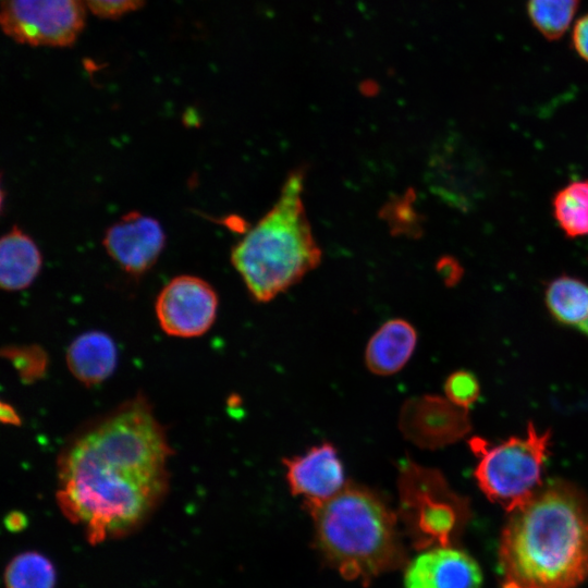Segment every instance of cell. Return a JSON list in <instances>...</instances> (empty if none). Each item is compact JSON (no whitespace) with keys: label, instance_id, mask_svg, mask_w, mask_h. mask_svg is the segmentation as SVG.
I'll list each match as a JSON object with an SVG mask.
<instances>
[{"label":"cell","instance_id":"obj_1","mask_svg":"<svg viewBox=\"0 0 588 588\" xmlns=\"http://www.w3.org/2000/svg\"><path fill=\"white\" fill-rule=\"evenodd\" d=\"M171 454L164 427L137 394L78 428L63 445L58 505L91 544L127 536L163 501Z\"/></svg>","mask_w":588,"mask_h":588},{"label":"cell","instance_id":"obj_2","mask_svg":"<svg viewBox=\"0 0 588 588\" xmlns=\"http://www.w3.org/2000/svg\"><path fill=\"white\" fill-rule=\"evenodd\" d=\"M502 588H576L588 577V499L563 480L510 512L499 551Z\"/></svg>","mask_w":588,"mask_h":588},{"label":"cell","instance_id":"obj_3","mask_svg":"<svg viewBox=\"0 0 588 588\" xmlns=\"http://www.w3.org/2000/svg\"><path fill=\"white\" fill-rule=\"evenodd\" d=\"M305 171L289 173L277 201L231 252L252 297L266 303L301 281L321 261L303 201Z\"/></svg>","mask_w":588,"mask_h":588},{"label":"cell","instance_id":"obj_4","mask_svg":"<svg viewBox=\"0 0 588 588\" xmlns=\"http://www.w3.org/2000/svg\"><path fill=\"white\" fill-rule=\"evenodd\" d=\"M307 509L322 555L344 578L368 583L403 560L396 516L371 490L346 483Z\"/></svg>","mask_w":588,"mask_h":588},{"label":"cell","instance_id":"obj_5","mask_svg":"<svg viewBox=\"0 0 588 588\" xmlns=\"http://www.w3.org/2000/svg\"><path fill=\"white\" fill-rule=\"evenodd\" d=\"M550 438L549 430L540 433L532 422L524 438L513 437L497 445L473 438L470 448L478 457L475 478L486 497L509 513L526 503L543 486Z\"/></svg>","mask_w":588,"mask_h":588},{"label":"cell","instance_id":"obj_6","mask_svg":"<svg viewBox=\"0 0 588 588\" xmlns=\"http://www.w3.org/2000/svg\"><path fill=\"white\" fill-rule=\"evenodd\" d=\"M399 491L402 511L419 535L448 546L466 515V504L449 489L441 474L404 461Z\"/></svg>","mask_w":588,"mask_h":588},{"label":"cell","instance_id":"obj_7","mask_svg":"<svg viewBox=\"0 0 588 588\" xmlns=\"http://www.w3.org/2000/svg\"><path fill=\"white\" fill-rule=\"evenodd\" d=\"M3 32L21 44L65 47L85 23L83 0H2Z\"/></svg>","mask_w":588,"mask_h":588},{"label":"cell","instance_id":"obj_8","mask_svg":"<svg viewBox=\"0 0 588 588\" xmlns=\"http://www.w3.org/2000/svg\"><path fill=\"white\" fill-rule=\"evenodd\" d=\"M218 295L206 280L191 274L171 279L159 292L155 309L160 328L175 338H196L213 324Z\"/></svg>","mask_w":588,"mask_h":588},{"label":"cell","instance_id":"obj_9","mask_svg":"<svg viewBox=\"0 0 588 588\" xmlns=\"http://www.w3.org/2000/svg\"><path fill=\"white\" fill-rule=\"evenodd\" d=\"M102 245L124 272L140 277L160 257L166 233L157 219L139 211H128L106 230Z\"/></svg>","mask_w":588,"mask_h":588},{"label":"cell","instance_id":"obj_10","mask_svg":"<svg viewBox=\"0 0 588 588\" xmlns=\"http://www.w3.org/2000/svg\"><path fill=\"white\" fill-rule=\"evenodd\" d=\"M463 407L439 396L426 395L406 402L400 416L404 436L425 448L454 442L469 429Z\"/></svg>","mask_w":588,"mask_h":588},{"label":"cell","instance_id":"obj_11","mask_svg":"<svg viewBox=\"0 0 588 588\" xmlns=\"http://www.w3.org/2000/svg\"><path fill=\"white\" fill-rule=\"evenodd\" d=\"M283 464L291 492L303 497L307 507L334 497L346 485L343 464L331 443L284 458Z\"/></svg>","mask_w":588,"mask_h":588},{"label":"cell","instance_id":"obj_12","mask_svg":"<svg viewBox=\"0 0 588 588\" xmlns=\"http://www.w3.org/2000/svg\"><path fill=\"white\" fill-rule=\"evenodd\" d=\"M482 573L466 552L438 546L420 552L406 566L404 588H480Z\"/></svg>","mask_w":588,"mask_h":588},{"label":"cell","instance_id":"obj_13","mask_svg":"<svg viewBox=\"0 0 588 588\" xmlns=\"http://www.w3.org/2000/svg\"><path fill=\"white\" fill-rule=\"evenodd\" d=\"M117 362L118 350L113 339L98 330L83 332L71 342L66 351L69 370L86 387L108 379Z\"/></svg>","mask_w":588,"mask_h":588},{"label":"cell","instance_id":"obj_14","mask_svg":"<svg viewBox=\"0 0 588 588\" xmlns=\"http://www.w3.org/2000/svg\"><path fill=\"white\" fill-rule=\"evenodd\" d=\"M416 342V330L408 321L388 320L367 344L365 360L368 369L380 376L397 372L412 356Z\"/></svg>","mask_w":588,"mask_h":588},{"label":"cell","instance_id":"obj_15","mask_svg":"<svg viewBox=\"0 0 588 588\" xmlns=\"http://www.w3.org/2000/svg\"><path fill=\"white\" fill-rule=\"evenodd\" d=\"M42 266L36 242L14 225L0 242V285L9 292L27 289Z\"/></svg>","mask_w":588,"mask_h":588},{"label":"cell","instance_id":"obj_16","mask_svg":"<svg viewBox=\"0 0 588 588\" xmlns=\"http://www.w3.org/2000/svg\"><path fill=\"white\" fill-rule=\"evenodd\" d=\"M544 299L558 322L579 327L588 318V284L578 278H555L548 284Z\"/></svg>","mask_w":588,"mask_h":588},{"label":"cell","instance_id":"obj_17","mask_svg":"<svg viewBox=\"0 0 588 588\" xmlns=\"http://www.w3.org/2000/svg\"><path fill=\"white\" fill-rule=\"evenodd\" d=\"M553 216L568 237L588 235V180L574 181L552 200Z\"/></svg>","mask_w":588,"mask_h":588},{"label":"cell","instance_id":"obj_18","mask_svg":"<svg viewBox=\"0 0 588 588\" xmlns=\"http://www.w3.org/2000/svg\"><path fill=\"white\" fill-rule=\"evenodd\" d=\"M56 579L52 562L36 551L17 554L4 571L7 588H54Z\"/></svg>","mask_w":588,"mask_h":588},{"label":"cell","instance_id":"obj_19","mask_svg":"<svg viewBox=\"0 0 588 588\" xmlns=\"http://www.w3.org/2000/svg\"><path fill=\"white\" fill-rule=\"evenodd\" d=\"M578 5L579 0H528L527 12L543 37L556 40L568 29Z\"/></svg>","mask_w":588,"mask_h":588},{"label":"cell","instance_id":"obj_20","mask_svg":"<svg viewBox=\"0 0 588 588\" xmlns=\"http://www.w3.org/2000/svg\"><path fill=\"white\" fill-rule=\"evenodd\" d=\"M412 192L388 201L382 211V218L388 222L393 234L417 236L421 232L420 217L415 210Z\"/></svg>","mask_w":588,"mask_h":588},{"label":"cell","instance_id":"obj_21","mask_svg":"<svg viewBox=\"0 0 588 588\" xmlns=\"http://www.w3.org/2000/svg\"><path fill=\"white\" fill-rule=\"evenodd\" d=\"M7 357L26 382L40 378L47 368V355L36 345L8 347Z\"/></svg>","mask_w":588,"mask_h":588},{"label":"cell","instance_id":"obj_22","mask_svg":"<svg viewBox=\"0 0 588 588\" xmlns=\"http://www.w3.org/2000/svg\"><path fill=\"white\" fill-rule=\"evenodd\" d=\"M444 391L449 401L460 407L467 408L478 400L480 387L475 375L466 370H458L449 376Z\"/></svg>","mask_w":588,"mask_h":588},{"label":"cell","instance_id":"obj_23","mask_svg":"<svg viewBox=\"0 0 588 588\" xmlns=\"http://www.w3.org/2000/svg\"><path fill=\"white\" fill-rule=\"evenodd\" d=\"M145 0H83L84 4L96 15L103 19H115L139 9Z\"/></svg>","mask_w":588,"mask_h":588},{"label":"cell","instance_id":"obj_24","mask_svg":"<svg viewBox=\"0 0 588 588\" xmlns=\"http://www.w3.org/2000/svg\"><path fill=\"white\" fill-rule=\"evenodd\" d=\"M572 44L577 54L588 62V13L575 23Z\"/></svg>","mask_w":588,"mask_h":588},{"label":"cell","instance_id":"obj_25","mask_svg":"<svg viewBox=\"0 0 588 588\" xmlns=\"http://www.w3.org/2000/svg\"><path fill=\"white\" fill-rule=\"evenodd\" d=\"M438 268L439 271L443 274V278L450 280L451 283H455V281H457L461 275V268L458 267L457 262L453 261L452 259H443L439 264Z\"/></svg>","mask_w":588,"mask_h":588},{"label":"cell","instance_id":"obj_26","mask_svg":"<svg viewBox=\"0 0 588 588\" xmlns=\"http://www.w3.org/2000/svg\"><path fill=\"white\" fill-rule=\"evenodd\" d=\"M0 418L2 422L8 425L17 426L21 424V417L15 411V408L3 401L1 402L0 407Z\"/></svg>","mask_w":588,"mask_h":588},{"label":"cell","instance_id":"obj_27","mask_svg":"<svg viewBox=\"0 0 588 588\" xmlns=\"http://www.w3.org/2000/svg\"><path fill=\"white\" fill-rule=\"evenodd\" d=\"M4 523L10 531H20L26 526V517L23 513L12 512L8 514Z\"/></svg>","mask_w":588,"mask_h":588},{"label":"cell","instance_id":"obj_28","mask_svg":"<svg viewBox=\"0 0 588 588\" xmlns=\"http://www.w3.org/2000/svg\"><path fill=\"white\" fill-rule=\"evenodd\" d=\"M578 328L588 335V318Z\"/></svg>","mask_w":588,"mask_h":588}]
</instances>
